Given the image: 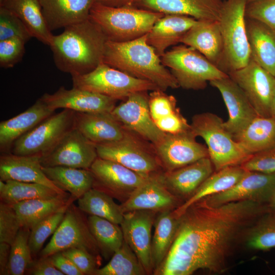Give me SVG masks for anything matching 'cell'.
<instances>
[{"mask_svg": "<svg viewBox=\"0 0 275 275\" xmlns=\"http://www.w3.org/2000/svg\"><path fill=\"white\" fill-rule=\"evenodd\" d=\"M21 228L17 215L9 204L0 203V242L11 245Z\"/></svg>", "mask_w": 275, "mask_h": 275, "instance_id": "cell-46", "label": "cell"}, {"mask_svg": "<svg viewBox=\"0 0 275 275\" xmlns=\"http://www.w3.org/2000/svg\"><path fill=\"white\" fill-rule=\"evenodd\" d=\"M136 0H96L101 4L116 7H132Z\"/></svg>", "mask_w": 275, "mask_h": 275, "instance_id": "cell-55", "label": "cell"}, {"mask_svg": "<svg viewBox=\"0 0 275 275\" xmlns=\"http://www.w3.org/2000/svg\"><path fill=\"white\" fill-rule=\"evenodd\" d=\"M78 207L84 213L105 218L120 225L124 212L121 205L105 193L92 188L77 199Z\"/></svg>", "mask_w": 275, "mask_h": 275, "instance_id": "cell-38", "label": "cell"}, {"mask_svg": "<svg viewBox=\"0 0 275 275\" xmlns=\"http://www.w3.org/2000/svg\"><path fill=\"white\" fill-rule=\"evenodd\" d=\"M209 157L171 171L161 174L167 188L183 202L190 198L202 183L214 172Z\"/></svg>", "mask_w": 275, "mask_h": 275, "instance_id": "cell-23", "label": "cell"}, {"mask_svg": "<svg viewBox=\"0 0 275 275\" xmlns=\"http://www.w3.org/2000/svg\"><path fill=\"white\" fill-rule=\"evenodd\" d=\"M147 273L129 245L124 240L109 262L97 269L94 275H145Z\"/></svg>", "mask_w": 275, "mask_h": 275, "instance_id": "cell-41", "label": "cell"}, {"mask_svg": "<svg viewBox=\"0 0 275 275\" xmlns=\"http://www.w3.org/2000/svg\"><path fill=\"white\" fill-rule=\"evenodd\" d=\"M111 113L74 114V127L95 144L109 143L123 139L126 133Z\"/></svg>", "mask_w": 275, "mask_h": 275, "instance_id": "cell-26", "label": "cell"}, {"mask_svg": "<svg viewBox=\"0 0 275 275\" xmlns=\"http://www.w3.org/2000/svg\"><path fill=\"white\" fill-rule=\"evenodd\" d=\"M96 0H40L49 30L65 28L90 18Z\"/></svg>", "mask_w": 275, "mask_h": 275, "instance_id": "cell-27", "label": "cell"}, {"mask_svg": "<svg viewBox=\"0 0 275 275\" xmlns=\"http://www.w3.org/2000/svg\"><path fill=\"white\" fill-rule=\"evenodd\" d=\"M0 7L16 15L33 37L49 46L53 34L46 23L40 0H0Z\"/></svg>", "mask_w": 275, "mask_h": 275, "instance_id": "cell-32", "label": "cell"}, {"mask_svg": "<svg viewBox=\"0 0 275 275\" xmlns=\"http://www.w3.org/2000/svg\"><path fill=\"white\" fill-rule=\"evenodd\" d=\"M89 170L94 179L93 188L105 193L122 203L149 177L117 162L98 157Z\"/></svg>", "mask_w": 275, "mask_h": 275, "instance_id": "cell-12", "label": "cell"}, {"mask_svg": "<svg viewBox=\"0 0 275 275\" xmlns=\"http://www.w3.org/2000/svg\"><path fill=\"white\" fill-rule=\"evenodd\" d=\"M39 155H17L2 153L0 156V180L37 183L48 186L61 194H67L56 186L45 174Z\"/></svg>", "mask_w": 275, "mask_h": 275, "instance_id": "cell-24", "label": "cell"}, {"mask_svg": "<svg viewBox=\"0 0 275 275\" xmlns=\"http://www.w3.org/2000/svg\"><path fill=\"white\" fill-rule=\"evenodd\" d=\"M27 270L33 275H64L54 266L49 256L33 261Z\"/></svg>", "mask_w": 275, "mask_h": 275, "instance_id": "cell-52", "label": "cell"}, {"mask_svg": "<svg viewBox=\"0 0 275 275\" xmlns=\"http://www.w3.org/2000/svg\"><path fill=\"white\" fill-rule=\"evenodd\" d=\"M274 78H275V75H274Z\"/></svg>", "mask_w": 275, "mask_h": 275, "instance_id": "cell-59", "label": "cell"}, {"mask_svg": "<svg viewBox=\"0 0 275 275\" xmlns=\"http://www.w3.org/2000/svg\"><path fill=\"white\" fill-rule=\"evenodd\" d=\"M155 123L166 133H177L190 128V124L181 115L179 109L168 116L158 120Z\"/></svg>", "mask_w": 275, "mask_h": 275, "instance_id": "cell-51", "label": "cell"}, {"mask_svg": "<svg viewBox=\"0 0 275 275\" xmlns=\"http://www.w3.org/2000/svg\"><path fill=\"white\" fill-rule=\"evenodd\" d=\"M68 195L70 194H61L40 183L0 180L1 201L10 205L32 199L51 198Z\"/></svg>", "mask_w": 275, "mask_h": 275, "instance_id": "cell-37", "label": "cell"}, {"mask_svg": "<svg viewBox=\"0 0 275 275\" xmlns=\"http://www.w3.org/2000/svg\"><path fill=\"white\" fill-rule=\"evenodd\" d=\"M233 138L251 155L274 147L275 119L258 116Z\"/></svg>", "mask_w": 275, "mask_h": 275, "instance_id": "cell-34", "label": "cell"}, {"mask_svg": "<svg viewBox=\"0 0 275 275\" xmlns=\"http://www.w3.org/2000/svg\"><path fill=\"white\" fill-rule=\"evenodd\" d=\"M229 77L242 90L259 116L272 117L275 93L274 76L251 59L244 67L229 72Z\"/></svg>", "mask_w": 275, "mask_h": 275, "instance_id": "cell-11", "label": "cell"}, {"mask_svg": "<svg viewBox=\"0 0 275 275\" xmlns=\"http://www.w3.org/2000/svg\"><path fill=\"white\" fill-rule=\"evenodd\" d=\"M62 252L73 262L83 274L94 275L99 268L100 257L85 249L72 248Z\"/></svg>", "mask_w": 275, "mask_h": 275, "instance_id": "cell-49", "label": "cell"}, {"mask_svg": "<svg viewBox=\"0 0 275 275\" xmlns=\"http://www.w3.org/2000/svg\"><path fill=\"white\" fill-rule=\"evenodd\" d=\"M96 146L99 158L117 162L146 177L158 173L157 158L126 134L119 141Z\"/></svg>", "mask_w": 275, "mask_h": 275, "instance_id": "cell-17", "label": "cell"}, {"mask_svg": "<svg viewBox=\"0 0 275 275\" xmlns=\"http://www.w3.org/2000/svg\"><path fill=\"white\" fill-rule=\"evenodd\" d=\"M198 21L186 15L165 14L147 34V43L161 57L168 48L180 43L183 36Z\"/></svg>", "mask_w": 275, "mask_h": 275, "instance_id": "cell-28", "label": "cell"}, {"mask_svg": "<svg viewBox=\"0 0 275 275\" xmlns=\"http://www.w3.org/2000/svg\"><path fill=\"white\" fill-rule=\"evenodd\" d=\"M73 87L116 100L126 99L139 92L159 89L153 83L137 78L102 62L92 71L71 76Z\"/></svg>", "mask_w": 275, "mask_h": 275, "instance_id": "cell-8", "label": "cell"}, {"mask_svg": "<svg viewBox=\"0 0 275 275\" xmlns=\"http://www.w3.org/2000/svg\"><path fill=\"white\" fill-rule=\"evenodd\" d=\"M183 203L165 186L161 174L156 173L149 176L121 206L124 213L141 210L159 212L175 210Z\"/></svg>", "mask_w": 275, "mask_h": 275, "instance_id": "cell-20", "label": "cell"}, {"mask_svg": "<svg viewBox=\"0 0 275 275\" xmlns=\"http://www.w3.org/2000/svg\"><path fill=\"white\" fill-rule=\"evenodd\" d=\"M11 245L0 242V274L6 275L9 263Z\"/></svg>", "mask_w": 275, "mask_h": 275, "instance_id": "cell-54", "label": "cell"}, {"mask_svg": "<svg viewBox=\"0 0 275 275\" xmlns=\"http://www.w3.org/2000/svg\"><path fill=\"white\" fill-rule=\"evenodd\" d=\"M191 129L177 133H166L154 145L158 160L171 171L209 157L207 147L197 142Z\"/></svg>", "mask_w": 275, "mask_h": 275, "instance_id": "cell-14", "label": "cell"}, {"mask_svg": "<svg viewBox=\"0 0 275 275\" xmlns=\"http://www.w3.org/2000/svg\"><path fill=\"white\" fill-rule=\"evenodd\" d=\"M160 58L179 87L184 89H204L207 82L229 76L199 51L184 44L173 47Z\"/></svg>", "mask_w": 275, "mask_h": 275, "instance_id": "cell-7", "label": "cell"}, {"mask_svg": "<svg viewBox=\"0 0 275 275\" xmlns=\"http://www.w3.org/2000/svg\"><path fill=\"white\" fill-rule=\"evenodd\" d=\"M74 111L68 109L53 113L18 139L11 153L24 156L45 155L74 127Z\"/></svg>", "mask_w": 275, "mask_h": 275, "instance_id": "cell-9", "label": "cell"}, {"mask_svg": "<svg viewBox=\"0 0 275 275\" xmlns=\"http://www.w3.org/2000/svg\"><path fill=\"white\" fill-rule=\"evenodd\" d=\"M268 207L270 211L275 212V190L270 202L268 204Z\"/></svg>", "mask_w": 275, "mask_h": 275, "instance_id": "cell-56", "label": "cell"}, {"mask_svg": "<svg viewBox=\"0 0 275 275\" xmlns=\"http://www.w3.org/2000/svg\"><path fill=\"white\" fill-rule=\"evenodd\" d=\"M30 231L21 228L11 245L7 275H22L33 262L29 245Z\"/></svg>", "mask_w": 275, "mask_h": 275, "instance_id": "cell-42", "label": "cell"}, {"mask_svg": "<svg viewBox=\"0 0 275 275\" xmlns=\"http://www.w3.org/2000/svg\"><path fill=\"white\" fill-rule=\"evenodd\" d=\"M84 213L73 203L68 207L50 241L40 252V257L72 248L84 249L100 257L99 249Z\"/></svg>", "mask_w": 275, "mask_h": 275, "instance_id": "cell-10", "label": "cell"}, {"mask_svg": "<svg viewBox=\"0 0 275 275\" xmlns=\"http://www.w3.org/2000/svg\"><path fill=\"white\" fill-rule=\"evenodd\" d=\"M190 126L193 133L205 141L215 171L228 166L241 165L251 156L226 129L223 120L213 113L195 115Z\"/></svg>", "mask_w": 275, "mask_h": 275, "instance_id": "cell-6", "label": "cell"}, {"mask_svg": "<svg viewBox=\"0 0 275 275\" xmlns=\"http://www.w3.org/2000/svg\"><path fill=\"white\" fill-rule=\"evenodd\" d=\"M275 190V173L248 171L233 187L202 199L211 206L242 201L263 204L270 202Z\"/></svg>", "mask_w": 275, "mask_h": 275, "instance_id": "cell-16", "label": "cell"}, {"mask_svg": "<svg viewBox=\"0 0 275 275\" xmlns=\"http://www.w3.org/2000/svg\"><path fill=\"white\" fill-rule=\"evenodd\" d=\"M65 212L54 213L40 221L32 228L29 245L32 256L39 252L46 239L54 233L62 222Z\"/></svg>", "mask_w": 275, "mask_h": 275, "instance_id": "cell-43", "label": "cell"}, {"mask_svg": "<svg viewBox=\"0 0 275 275\" xmlns=\"http://www.w3.org/2000/svg\"><path fill=\"white\" fill-rule=\"evenodd\" d=\"M157 213L146 210L125 212L120 224L124 240L136 254L147 274H153L151 231Z\"/></svg>", "mask_w": 275, "mask_h": 275, "instance_id": "cell-18", "label": "cell"}, {"mask_svg": "<svg viewBox=\"0 0 275 275\" xmlns=\"http://www.w3.org/2000/svg\"><path fill=\"white\" fill-rule=\"evenodd\" d=\"M24 40L13 38L0 41V66L2 68L13 67L22 59L25 52Z\"/></svg>", "mask_w": 275, "mask_h": 275, "instance_id": "cell-48", "label": "cell"}, {"mask_svg": "<svg viewBox=\"0 0 275 275\" xmlns=\"http://www.w3.org/2000/svg\"><path fill=\"white\" fill-rule=\"evenodd\" d=\"M76 199L71 195L36 199L13 204L21 228L31 229L40 221L57 212L66 211Z\"/></svg>", "mask_w": 275, "mask_h": 275, "instance_id": "cell-31", "label": "cell"}, {"mask_svg": "<svg viewBox=\"0 0 275 275\" xmlns=\"http://www.w3.org/2000/svg\"><path fill=\"white\" fill-rule=\"evenodd\" d=\"M223 0H136L132 7L159 12L191 17L198 20L218 21Z\"/></svg>", "mask_w": 275, "mask_h": 275, "instance_id": "cell-22", "label": "cell"}, {"mask_svg": "<svg viewBox=\"0 0 275 275\" xmlns=\"http://www.w3.org/2000/svg\"><path fill=\"white\" fill-rule=\"evenodd\" d=\"M247 172L241 165L228 166L215 171L202 183L190 198L174 210L175 213L180 217L188 207L197 201L230 189Z\"/></svg>", "mask_w": 275, "mask_h": 275, "instance_id": "cell-33", "label": "cell"}, {"mask_svg": "<svg viewBox=\"0 0 275 275\" xmlns=\"http://www.w3.org/2000/svg\"><path fill=\"white\" fill-rule=\"evenodd\" d=\"M268 205L250 201L211 206L201 199L180 216L171 248L154 275H190L203 269L220 274L248 228Z\"/></svg>", "mask_w": 275, "mask_h": 275, "instance_id": "cell-1", "label": "cell"}, {"mask_svg": "<svg viewBox=\"0 0 275 275\" xmlns=\"http://www.w3.org/2000/svg\"><path fill=\"white\" fill-rule=\"evenodd\" d=\"M88 223L100 253L105 258L113 256L124 241L121 227L105 218L91 215L88 217Z\"/></svg>", "mask_w": 275, "mask_h": 275, "instance_id": "cell-39", "label": "cell"}, {"mask_svg": "<svg viewBox=\"0 0 275 275\" xmlns=\"http://www.w3.org/2000/svg\"><path fill=\"white\" fill-rule=\"evenodd\" d=\"M40 99L54 111L63 108L84 113H111L117 100L88 90L63 86L52 94L44 93Z\"/></svg>", "mask_w": 275, "mask_h": 275, "instance_id": "cell-19", "label": "cell"}, {"mask_svg": "<svg viewBox=\"0 0 275 275\" xmlns=\"http://www.w3.org/2000/svg\"><path fill=\"white\" fill-rule=\"evenodd\" d=\"M245 16L264 23L275 32V0H257L248 3Z\"/></svg>", "mask_w": 275, "mask_h": 275, "instance_id": "cell-47", "label": "cell"}, {"mask_svg": "<svg viewBox=\"0 0 275 275\" xmlns=\"http://www.w3.org/2000/svg\"><path fill=\"white\" fill-rule=\"evenodd\" d=\"M98 158L96 144L73 127L48 153L41 156L42 167L89 169Z\"/></svg>", "mask_w": 275, "mask_h": 275, "instance_id": "cell-13", "label": "cell"}, {"mask_svg": "<svg viewBox=\"0 0 275 275\" xmlns=\"http://www.w3.org/2000/svg\"><path fill=\"white\" fill-rule=\"evenodd\" d=\"M180 43L196 49L219 68L223 54V42L218 21L198 20Z\"/></svg>", "mask_w": 275, "mask_h": 275, "instance_id": "cell-29", "label": "cell"}, {"mask_svg": "<svg viewBox=\"0 0 275 275\" xmlns=\"http://www.w3.org/2000/svg\"><path fill=\"white\" fill-rule=\"evenodd\" d=\"M255 1H257V0H248V3H251Z\"/></svg>", "mask_w": 275, "mask_h": 275, "instance_id": "cell-58", "label": "cell"}, {"mask_svg": "<svg viewBox=\"0 0 275 275\" xmlns=\"http://www.w3.org/2000/svg\"><path fill=\"white\" fill-rule=\"evenodd\" d=\"M32 37L26 26L16 15L0 7V41L18 38L27 42Z\"/></svg>", "mask_w": 275, "mask_h": 275, "instance_id": "cell-44", "label": "cell"}, {"mask_svg": "<svg viewBox=\"0 0 275 275\" xmlns=\"http://www.w3.org/2000/svg\"><path fill=\"white\" fill-rule=\"evenodd\" d=\"M146 91L133 93L125 101L116 106L111 114L126 128L136 133L154 145L165 136L152 119Z\"/></svg>", "mask_w": 275, "mask_h": 275, "instance_id": "cell-15", "label": "cell"}, {"mask_svg": "<svg viewBox=\"0 0 275 275\" xmlns=\"http://www.w3.org/2000/svg\"><path fill=\"white\" fill-rule=\"evenodd\" d=\"M243 244L257 251L275 248V212L268 211L258 217L248 228Z\"/></svg>", "mask_w": 275, "mask_h": 275, "instance_id": "cell-40", "label": "cell"}, {"mask_svg": "<svg viewBox=\"0 0 275 275\" xmlns=\"http://www.w3.org/2000/svg\"><path fill=\"white\" fill-rule=\"evenodd\" d=\"M247 4L248 0H226L218 20L223 42L219 68L227 74L245 66L251 59L246 28Z\"/></svg>", "mask_w": 275, "mask_h": 275, "instance_id": "cell-5", "label": "cell"}, {"mask_svg": "<svg viewBox=\"0 0 275 275\" xmlns=\"http://www.w3.org/2000/svg\"><path fill=\"white\" fill-rule=\"evenodd\" d=\"M102 62L134 77L149 81L165 91L178 84L147 41V34L127 42L107 40Z\"/></svg>", "mask_w": 275, "mask_h": 275, "instance_id": "cell-3", "label": "cell"}, {"mask_svg": "<svg viewBox=\"0 0 275 275\" xmlns=\"http://www.w3.org/2000/svg\"><path fill=\"white\" fill-rule=\"evenodd\" d=\"M241 166L248 171L275 173V146L252 154Z\"/></svg>", "mask_w": 275, "mask_h": 275, "instance_id": "cell-50", "label": "cell"}, {"mask_svg": "<svg viewBox=\"0 0 275 275\" xmlns=\"http://www.w3.org/2000/svg\"><path fill=\"white\" fill-rule=\"evenodd\" d=\"M174 210L159 212L155 219L151 243L153 272L168 255L177 232L180 217L176 215Z\"/></svg>", "mask_w": 275, "mask_h": 275, "instance_id": "cell-35", "label": "cell"}, {"mask_svg": "<svg viewBox=\"0 0 275 275\" xmlns=\"http://www.w3.org/2000/svg\"><path fill=\"white\" fill-rule=\"evenodd\" d=\"M164 15L133 7H110L95 2L90 17L107 40L123 42L146 35Z\"/></svg>", "mask_w": 275, "mask_h": 275, "instance_id": "cell-4", "label": "cell"}, {"mask_svg": "<svg viewBox=\"0 0 275 275\" xmlns=\"http://www.w3.org/2000/svg\"><path fill=\"white\" fill-rule=\"evenodd\" d=\"M50 109L39 98L26 110L0 123V150L2 153H10L14 143L52 115Z\"/></svg>", "mask_w": 275, "mask_h": 275, "instance_id": "cell-25", "label": "cell"}, {"mask_svg": "<svg viewBox=\"0 0 275 275\" xmlns=\"http://www.w3.org/2000/svg\"><path fill=\"white\" fill-rule=\"evenodd\" d=\"M209 83L217 89L222 96L229 113V118L224 122V126L233 136L240 133L258 116L244 92L229 76Z\"/></svg>", "mask_w": 275, "mask_h": 275, "instance_id": "cell-21", "label": "cell"}, {"mask_svg": "<svg viewBox=\"0 0 275 275\" xmlns=\"http://www.w3.org/2000/svg\"><path fill=\"white\" fill-rule=\"evenodd\" d=\"M148 103L150 114L154 122L179 110L176 106L175 97L167 94L160 89L151 91L148 95Z\"/></svg>", "mask_w": 275, "mask_h": 275, "instance_id": "cell-45", "label": "cell"}, {"mask_svg": "<svg viewBox=\"0 0 275 275\" xmlns=\"http://www.w3.org/2000/svg\"><path fill=\"white\" fill-rule=\"evenodd\" d=\"M246 28L251 59L274 76L275 32L264 23L246 17Z\"/></svg>", "mask_w": 275, "mask_h": 275, "instance_id": "cell-30", "label": "cell"}, {"mask_svg": "<svg viewBox=\"0 0 275 275\" xmlns=\"http://www.w3.org/2000/svg\"><path fill=\"white\" fill-rule=\"evenodd\" d=\"M42 169L56 186L76 200L93 188L94 179L89 169L63 166L42 167Z\"/></svg>", "mask_w": 275, "mask_h": 275, "instance_id": "cell-36", "label": "cell"}, {"mask_svg": "<svg viewBox=\"0 0 275 275\" xmlns=\"http://www.w3.org/2000/svg\"><path fill=\"white\" fill-rule=\"evenodd\" d=\"M272 117L275 119V93L272 102Z\"/></svg>", "mask_w": 275, "mask_h": 275, "instance_id": "cell-57", "label": "cell"}, {"mask_svg": "<svg viewBox=\"0 0 275 275\" xmlns=\"http://www.w3.org/2000/svg\"><path fill=\"white\" fill-rule=\"evenodd\" d=\"M107 41L100 27L90 17L53 35L49 46L57 68L72 76L89 73L103 62Z\"/></svg>", "mask_w": 275, "mask_h": 275, "instance_id": "cell-2", "label": "cell"}, {"mask_svg": "<svg viewBox=\"0 0 275 275\" xmlns=\"http://www.w3.org/2000/svg\"><path fill=\"white\" fill-rule=\"evenodd\" d=\"M49 257L54 266L64 274L83 275L73 262L62 252L56 253Z\"/></svg>", "mask_w": 275, "mask_h": 275, "instance_id": "cell-53", "label": "cell"}]
</instances>
